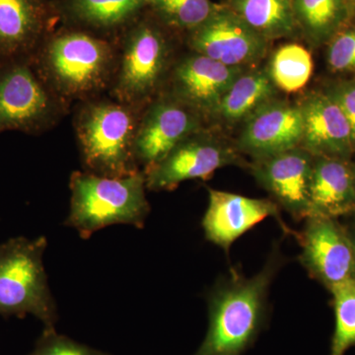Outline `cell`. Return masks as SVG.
Wrapping results in <instances>:
<instances>
[{"instance_id":"obj_20","label":"cell","mask_w":355,"mask_h":355,"mask_svg":"<svg viewBox=\"0 0 355 355\" xmlns=\"http://www.w3.org/2000/svg\"><path fill=\"white\" fill-rule=\"evenodd\" d=\"M279 92L266 67H249L226 91L210 121L228 128L243 125L259 110L277 99Z\"/></svg>"},{"instance_id":"obj_29","label":"cell","mask_w":355,"mask_h":355,"mask_svg":"<svg viewBox=\"0 0 355 355\" xmlns=\"http://www.w3.org/2000/svg\"><path fill=\"white\" fill-rule=\"evenodd\" d=\"M352 244H354V279H355V230L354 231V233H352Z\"/></svg>"},{"instance_id":"obj_18","label":"cell","mask_w":355,"mask_h":355,"mask_svg":"<svg viewBox=\"0 0 355 355\" xmlns=\"http://www.w3.org/2000/svg\"><path fill=\"white\" fill-rule=\"evenodd\" d=\"M60 24L116 40L146 10V0H55Z\"/></svg>"},{"instance_id":"obj_14","label":"cell","mask_w":355,"mask_h":355,"mask_svg":"<svg viewBox=\"0 0 355 355\" xmlns=\"http://www.w3.org/2000/svg\"><path fill=\"white\" fill-rule=\"evenodd\" d=\"M268 217H275L284 232L295 234L282 221L279 207L268 198H254L209 188V205L202 224L205 239L226 254L236 240Z\"/></svg>"},{"instance_id":"obj_4","label":"cell","mask_w":355,"mask_h":355,"mask_svg":"<svg viewBox=\"0 0 355 355\" xmlns=\"http://www.w3.org/2000/svg\"><path fill=\"white\" fill-rule=\"evenodd\" d=\"M180 38L146 9L116 39L118 53L110 97L144 107L162 92L179 57Z\"/></svg>"},{"instance_id":"obj_30","label":"cell","mask_w":355,"mask_h":355,"mask_svg":"<svg viewBox=\"0 0 355 355\" xmlns=\"http://www.w3.org/2000/svg\"><path fill=\"white\" fill-rule=\"evenodd\" d=\"M349 10L355 11V0H349Z\"/></svg>"},{"instance_id":"obj_31","label":"cell","mask_w":355,"mask_h":355,"mask_svg":"<svg viewBox=\"0 0 355 355\" xmlns=\"http://www.w3.org/2000/svg\"><path fill=\"white\" fill-rule=\"evenodd\" d=\"M354 171H355V168H354Z\"/></svg>"},{"instance_id":"obj_6","label":"cell","mask_w":355,"mask_h":355,"mask_svg":"<svg viewBox=\"0 0 355 355\" xmlns=\"http://www.w3.org/2000/svg\"><path fill=\"white\" fill-rule=\"evenodd\" d=\"M46 246L44 236L16 237L0 244V316L32 315L44 329H55L58 307L43 263Z\"/></svg>"},{"instance_id":"obj_19","label":"cell","mask_w":355,"mask_h":355,"mask_svg":"<svg viewBox=\"0 0 355 355\" xmlns=\"http://www.w3.org/2000/svg\"><path fill=\"white\" fill-rule=\"evenodd\" d=\"M352 212H355L354 168L345 159L315 157L308 217L338 219Z\"/></svg>"},{"instance_id":"obj_10","label":"cell","mask_w":355,"mask_h":355,"mask_svg":"<svg viewBox=\"0 0 355 355\" xmlns=\"http://www.w3.org/2000/svg\"><path fill=\"white\" fill-rule=\"evenodd\" d=\"M189 51L222 64L249 69L268 53L270 42L254 31L227 6L217 4L202 25L186 35Z\"/></svg>"},{"instance_id":"obj_1","label":"cell","mask_w":355,"mask_h":355,"mask_svg":"<svg viewBox=\"0 0 355 355\" xmlns=\"http://www.w3.org/2000/svg\"><path fill=\"white\" fill-rule=\"evenodd\" d=\"M284 265L273 247L260 272L248 277L237 268L219 280L207 296L209 328L191 355H244L268 323V293Z\"/></svg>"},{"instance_id":"obj_3","label":"cell","mask_w":355,"mask_h":355,"mask_svg":"<svg viewBox=\"0 0 355 355\" xmlns=\"http://www.w3.org/2000/svg\"><path fill=\"white\" fill-rule=\"evenodd\" d=\"M142 109L108 94L76 104L73 128L83 171L110 178L141 171L135 135Z\"/></svg>"},{"instance_id":"obj_23","label":"cell","mask_w":355,"mask_h":355,"mask_svg":"<svg viewBox=\"0 0 355 355\" xmlns=\"http://www.w3.org/2000/svg\"><path fill=\"white\" fill-rule=\"evenodd\" d=\"M266 69L279 91L295 93L309 83L313 60L309 51L301 44H286L273 51Z\"/></svg>"},{"instance_id":"obj_13","label":"cell","mask_w":355,"mask_h":355,"mask_svg":"<svg viewBox=\"0 0 355 355\" xmlns=\"http://www.w3.org/2000/svg\"><path fill=\"white\" fill-rule=\"evenodd\" d=\"M314 156L302 146L268 157L253 159L249 169L261 188L291 216H309L311 178Z\"/></svg>"},{"instance_id":"obj_2","label":"cell","mask_w":355,"mask_h":355,"mask_svg":"<svg viewBox=\"0 0 355 355\" xmlns=\"http://www.w3.org/2000/svg\"><path fill=\"white\" fill-rule=\"evenodd\" d=\"M116 53V40L62 24L43 40L31 58L44 83L71 107L108 94Z\"/></svg>"},{"instance_id":"obj_22","label":"cell","mask_w":355,"mask_h":355,"mask_svg":"<svg viewBox=\"0 0 355 355\" xmlns=\"http://www.w3.org/2000/svg\"><path fill=\"white\" fill-rule=\"evenodd\" d=\"M301 36L314 46L330 42L349 14V0H293Z\"/></svg>"},{"instance_id":"obj_8","label":"cell","mask_w":355,"mask_h":355,"mask_svg":"<svg viewBox=\"0 0 355 355\" xmlns=\"http://www.w3.org/2000/svg\"><path fill=\"white\" fill-rule=\"evenodd\" d=\"M228 166H247L235 144L205 127L180 142L164 159L144 172L146 189L153 191H174L189 180L209 179Z\"/></svg>"},{"instance_id":"obj_27","label":"cell","mask_w":355,"mask_h":355,"mask_svg":"<svg viewBox=\"0 0 355 355\" xmlns=\"http://www.w3.org/2000/svg\"><path fill=\"white\" fill-rule=\"evenodd\" d=\"M327 62L334 71H355V29L338 32L330 40Z\"/></svg>"},{"instance_id":"obj_7","label":"cell","mask_w":355,"mask_h":355,"mask_svg":"<svg viewBox=\"0 0 355 355\" xmlns=\"http://www.w3.org/2000/svg\"><path fill=\"white\" fill-rule=\"evenodd\" d=\"M70 109L44 83L31 58L0 60V135H42L58 125Z\"/></svg>"},{"instance_id":"obj_11","label":"cell","mask_w":355,"mask_h":355,"mask_svg":"<svg viewBox=\"0 0 355 355\" xmlns=\"http://www.w3.org/2000/svg\"><path fill=\"white\" fill-rule=\"evenodd\" d=\"M245 69L189 51L177 58L163 91L197 112L207 123L226 91Z\"/></svg>"},{"instance_id":"obj_12","label":"cell","mask_w":355,"mask_h":355,"mask_svg":"<svg viewBox=\"0 0 355 355\" xmlns=\"http://www.w3.org/2000/svg\"><path fill=\"white\" fill-rule=\"evenodd\" d=\"M297 238L301 244V265L324 286L331 289L354 277L352 235L338 219L308 217Z\"/></svg>"},{"instance_id":"obj_15","label":"cell","mask_w":355,"mask_h":355,"mask_svg":"<svg viewBox=\"0 0 355 355\" xmlns=\"http://www.w3.org/2000/svg\"><path fill=\"white\" fill-rule=\"evenodd\" d=\"M302 137L300 105L277 98L243 123L234 144L242 155L259 159L301 146Z\"/></svg>"},{"instance_id":"obj_16","label":"cell","mask_w":355,"mask_h":355,"mask_svg":"<svg viewBox=\"0 0 355 355\" xmlns=\"http://www.w3.org/2000/svg\"><path fill=\"white\" fill-rule=\"evenodd\" d=\"M58 23L55 0H0V60L32 58Z\"/></svg>"},{"instance_id":"obj_5","label":"cell","mask_w":355,"mask_h":355,"mask_svg":"<svg viewBox=\"0 0 355 355\" xmlns=\"http://www.w3.org/2000/svg\"><path fill=\"white\" fill-rule=\"evenodd\" d=\"M69 189V214L64 225L76 229L83 239L114 224L142 229L150 212L146 174L142 171L121 178L74 171Z\"/></svg>"},{"instance_id":"obj_17","label":"cell","mask_w":355,"mask_h":355,"mask_svg":"<svg viewBox=\"0 0 355 355\" xmlns=\"http://www.w3.org/2000/svg\"><path fill=\"white\" fill-rule=\"evenodd\" d=\"M303 120L301 146L314 157L345 159L355 153L352 128L328 92L313 93L300 103Z\"/></svg>"},{"instance_id":"obj_26","label":"cell","mask_w":355,"mask_h":355,"mask_svg":"<svg viewBox=\"0 0 355 355\" xmlns=\"http://www.w3.org/2000/svg\"><path fill=\"white\" fill-rule=\"evenodd\" d=\"M27 355H112L102 350L93 349L60 335L55 329H44L34 349Z\"/></svg>"},{"instance_id":"obj_24","label":"cell","mask_w":355,"mask_h":355,"mask_svg":"<svg viewBox=\"0 0 355 355\" xmlns=\"http://www.w3.org/2000/svg\"><path fill=\"white\" fill-rule=\"evenodd\" d=\"M216 6L211 0H146L147 10L183 39L202 25Z\"/></svg>"},{"instance_id":"obj_25","label":"cell","mask_w":355,"mask_h":355,"mask_svg":"<svg viewBox=\"0 0 355 355\" xmlns=\"http://www.w3.org/2000/svg\"><path fill=\"white\" fill-rule=\"evenodd\" d=\"M329 291L335 311V330L329 355H345L355 347V279L340 282Z\"/></svg>"},{"instance_id":"obj_28","label":"cell","mask_w":355,"mask_h":355,"mask_svg":"<svg viewBox=\"0 0 355 355\" xmlns=\"http://www.w3.org/2000/svg\"><path fill=\"white\" fill-rule=\"evenodd\" d=\"M328 93L338 103L349 121L355 146V80L338 84Z\"/></svg>"},{"instance_id":"obj_21","label":"cell","mask_w":355,"mask_h":355,"mask_svg":"<svg viewBox=\"0 0 355 355\" xmlns=\"http://www.w3.org/2000/svg\"><path fill=\"white\" fill-rule=\"evenodd\" d=\"M223 3L266 41L300 35L293 0H225Z\"/></svg>"},{"instance_id":"obj_9","label":"cell","mask_w":355,"mask_h":355,"mask_svg":"<svg viewBox=\"0 0 355 355\" xmlns=\"http://www.w3.org/2000/svg\"><path fill=\"white\" fill-rule=\"evenodd\" d=\"M207 127L205 119L174 96L162 91L142 109L137 135L135 158L146 172L193 132Z\"/></svg>"}]
</instances>
